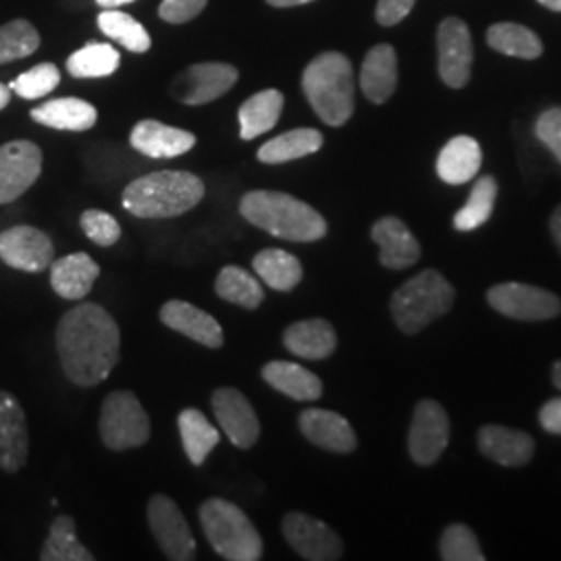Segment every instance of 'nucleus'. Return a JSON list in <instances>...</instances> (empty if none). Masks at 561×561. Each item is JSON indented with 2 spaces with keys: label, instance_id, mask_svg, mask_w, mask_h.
I'll return each mask as SVG.
<instances>
[{
  "label": "nucleus",
  "instance_id": "nucleus-34",
  "mask_svg": "<svg viewBox=\"0 0 561 561\" xmlns=\"http://www.w3.org/2000/svg\"><path fill=\"white\" fill-rule=\"evenodd\" d=\"M486 42L493 50L518 57V59H539L542 55V44L539 36L518 23H497L489 27Z\"/></svg>",
  "mask_w": 561,
  "mask_h": 561
},
{
  "label": "nucleus",
  "instance_id": "nucleus-35",
  "mask_svg": "<svg viewBox=\"0 0 561 561\" xmlns=\"http://www.w3.org/2000/svg\"><path fill=\"white\" fill-rule=\"evenodd\" d=\"M215 289L222 300L231 301L248 310H256L264 301V289L261 283L241 266H225L217 277Z\"/></svg>",
  "mask_w": 561,
  "mask_h": 561
},
{
  "label": "nucleus",
  "instance_id": "nucleus-49",
  "mask_svg": "<svg viewBox=\"0 0 561 561\" xmlns=\"http://www.w3.org/2000/svg\"><path fill=\"white\" fill-rule=\"evenodd\" d=\"M9 102H11V88L4 85V83H0V111L7 108Z\"/></svg>",
  "mask_w": 561,
  "mask_h": 561
},
{
  "label": "nucleus",
  "instance_id": "nucleus-18",
  "mask_svg": "<svg viewBox=\"0 0 561 561\" xmlns=\"http://www.w3.org/2000/svg\"><path fill=\"white\" fill-rule=\"evenodd\" d=\"M129 144L150 159H175L196 146V136L161 121L144 119L131 129Z\"/></svg>",
  "mask_w": 561,
  "mask_h": 561
},
{
  "label": "nucleus",
  "instance_id": "nucleus-21",
  "mask_svg": "<svg viewBox=\"0 0 561 561\" xmlns=\"http://www.w3.org/2000/svg\"><path fill=\"white\" fill-rule=\"evenodd\" d=\"M373 240L381 248V264L401 271L421 261V243L398 217H382L373 227Z\"/></svg>",
  "mask_w": 561,
  "mask_h": 561
},
{
  "label": "nucleus",
  "instance_id": "nucleus-29",
  "mask_svg": "<svg viewBox=\"0 0 561 561\" xmlns=\"http://www.w3.org/2000/svg\"><path fill=\"white\" fill-rule=\"evenodd\" d=\"M283 102L279 90H262L243 102L240 106L241 140H254L271 131L279 123Z\"/></svg>",
  "mask_w": 561,
  "mask_h": 561
},
{
  "label": "nucleus",
  "instance_id": "nucleus-43",
  "mask_svg": "<svg viewBox=\"0 0 561 561\" xmlns=\"http://www.w3.org/2000/svg\"><path fill=\"white\" fill-rule=\"evenodd\" d=\"M535 131H537V138L561 162V108L545 111L535 125Z\"/></svg>",
  "mask_w": 561,
  "mask_h": 561
},
{
  "label": "nucleus",
  "instance_id": "nucleus-50",
  "mask_svg": "<svg viewBox=\"0 0 561 561\" xmlns=\"http://www.w3.org/2000/svg\"><path fill=\"white\" fill-rule=\"evenodd\" d=\"M102 9H119L123 4H131L134 0H96Z\"/></svg>",
  "mask_w": 561,
  "mask_h": 561
},
{
  "label": "nucleus",
  "instance_id": "nucleus-2",
  "mask_svg": "<svg viewBox=\"0 0 561 561\" xmlns=\"http://www.w3.org/2000/svg\"><path fill=\"white\" fill-rule=\"evenodd\" d=\"M240 213L245 221L280 240L308 243L327 236V221L321 213L283 192H248L241 198Z\"/></svg>",
  "mask_w": 561,
  "mask_h": 561
},
{
  "label": "nucleus",
  "instance_id": "nucleus-1",
  "mask_svg": "<svg viewBox=\"0 0 561 561\" xmlns=\"http://www.w3.org/2000/svg\"><path fill=\"white\" fill-rule=\"evenodd\" d=\"M121 331L99 304H80L57 327V352L69 381L94 387L108 379L119 362Z\"/></svg>",
  "mask_w": 561,
  "mask_h": 561
},
{
  "label": "nucleus",
  "instance_id": "nucleus-48",
  "mask_svg": "<svg viewBox=\"0 0 561 561\" xmlns=\"http://www.w3.org/2000/svg\"><path fill=\"white\" fill-rule=\"evenodd\" d=\"M271 7H279V9H287V7H300V4H308L314 0H266Z\"/></svg>",
  "mask_w": 561,
  "mask_h": 561
},
{
  "label": "nucleus",
  "instance_id": "nucleus-24",
  "mask_svg": "<svg viewBox=\"0 0 561 561\" xmlns=\"http://www.w3.org/2000/svg\"><path fill=\"white\" fill-rule=\"evenodd\" d=\"M360 85L364 96L375 104L393 96L398 88V55L393 46L379 44L368 50L362 62Z\"/></svg>",
  "mask_w": 561,
  "mask_h": 561
},
{
  "label": "nucleus",
  "instance_id": "nucleus-28",
  "mask_svg": "<svg viewBox=\"0 0 561 561\" xmlns=\"http://www.w3.org/2000/svg\"><path fill=\"white\" fill-rule=\"evenodd\" d=\"M262 379L291 400L314 401L322 396L321 379L294 362H268L262 368Z\"/></svg>",
  "mask_w": 561,
  "mask_h": 561
},
{
  "label": "nucleus",
  "instance_id": "nucleus-13",
  "mask_svg": "<svg viewBox=\"0 0 561 561\" xmlns=\"http://www.w3.org/2000/svg\"><path fill=\"white\" fill-rule=\"evenodd\" d=\"M449 443V419L442 403L435 400H422L410 426L408 449L412 460L421 466H431L442 458Z\"/></svg>",
  "mask_w": 561,
  "mask_h": 561
},
{
  "label": "nucleus",
  "instance_id": "nucleus-44",
  "mask_svg": "<svg viewBox=\"0 0 561 561\" xmlns=\"http://www.w3.org/2000/svg\"><path fill=\"white\" fill-rule=\"evenodd\" d=\"M208 0H162L159 15L167 23H187L198 18Z\"/></svg>",
  "mask_w": 561,
  "mask_h": 561
},
{
  "label": "nucleus",
  "instance_id": "nucleus-31",
  "mask_svg": "<svg viewBox=\"0 0 561 561\" xmlns=\"http://www.w3.org/2000/svg\"><path fill=\"white\" fill-rule=\"evenodd\" d=\"M252 266L256 275L275 291H291L304 277L301 262L294 254L279 248H266L259 252L252 261Z\"/></svg>",
  "mask_w": 561,
  "mask_h": 561
},
{
  "label": "nucleus",
  "instance_id": "nucleus-42",
  "mask_svg": "<svg viewBox=\"0 0 561 561\" xmlns=\"http://www.w3.org/2000/svg\"><path fill=\"white\" fill-rule=\"evenodd\" d=\"M81 229L85 233V238L94 241L101 248H108L113 243H117L121 238V225L117 219L108 213H102L96 208H90L81 215Z\"/></svg>",
  "mask_w": 561,
  "mask_h": 561
},
{
  "label": "nucleus",
  "instance_id": "nucleus-47",
  "mask_svg": "<svg viewBox=\"0 0 561 561\" xmlns=\"http://www.w3.org/2000/svg\"><path fill=\"white\" fill-rule=\"evenodd\" d=\"M549 227H551L553 241H556V245H558V250L561 252V206L560 208H556V213H553V217H551Z\"/></svg>",
  "mask_w": 561,
  "mask_h": 561
},
{
  "label": "nucleus",
  "instance_id": "nucleus-37",
  "mask_svg": "<svg viewBox=\"0 0 561 561\" xmlns=\"http://www.w3.org/2000/svg\"><path fill=\"white\" fill-rule=\"evenodd\" d=\"M99 27L104 36L119 42L121 46H125L131 53H148L152 46L146 27L131 15L121 13L117 9H104L99 15Z\"/></svg>",
  "mask_w": 561,
  "mask_h": 561
},
{
  "label": "nucleus",
  "instance_id": "nucleus-9",
  "mask_svg": "<svg viewBox=\"0 0 561 561\" xmlns=\"http://www.w3.org/2000/svg\"><path fill=\"white\" fill-rule=\"evenodd\" d=\"M240 78V71L227 62H198L181 71L171 83V96L181 104L201 106L225 96Z\"/></svg>",
  "mask_w": 561,
  "mask_h": 561
},
{
  "label": "nucleus",
  "instance_id": "nucleus-46",
  "mask_svg": "<svg viewBox=\"0 0 561 561\" xmlns=\"http://www.w3.org/2000/svg\"><path fill=\"white\" fill-rule=\"evenodd\" d=\"M539 421L547 433L561 435V398L549 400L542 405Z\"/></svg>",
  "mask_w": 561,
  "mask_h": 561
},
{
  "label": "nucleus",
  "instance_id": "nucleus-25",
  "mask_svg": "<svg viewBox=\"0 0 561 561\" xmlns=\"http://www.w3.org/2000/svg\"><path fill=\"white\" fill-rule=\"evenodd\" d=\"M285 347L304 360H324L337 347L335 329L322 319L294 322L283 335Z\"/></svg>",
  "mask_w": 561,
  "mask_h": 561
},
{
  "label": "nucleus",
  "instance_id": "nucleus-40",
  "mask_svg": "<svg viewBox=\"0 0 561 561\" xmlns=\"http://www.w3.org/2000/svg\"><path fill=\"white\" fill-rule=\"evenodd\" d=\"M60 83V71L53 62H41L30 71L21 73L18 80L11 81L9 88L25 101H38L48 96Z\"/></svg>",
  "mask_w": 561,
  "mask_h": 561
},
{
  "label": "nucleus",
  "instance_id": "nucleus-36",
  "mask_svg": "<svg viewBox=\"0 0 561 561\" xmlns=\"http://www.w3.org/2000/svg\"><path fill=\"white\" fill-rule=\"evenodd\" d=\"M42 561H94L76 533V522L69 516H59L53 522L48 539L44 542L41 553Z\"/></svg>",
  "mask_w": 561,
  "mask_h": 561
},
{
  "label": "nucleus",
  "instance_id": "nucleus-14",
  "mask_svg": "<svg viewBox=\"0 0 561 561\" xmlns=\"http://www.w3.org/2000/svg\"><path fill=\"white\" fill-rule=\"evenodd\" d=\"M0 261L25 273H41L55 261L50 238L30 225H18L0 233Z\"/></svg>",
  "mask_w": 561,
  "mask_h": 561
},
{
  "label": "nucleus",
  "instance_id": "nucleus-16",
  "mask_svg": "<svg viewBox=\"0 0 561 561\" xmlns=\"http://www.w3.org/2000/svg\"><path fill=\"white\" fill-rule=\"evenodd\" d=\"M439 46V76L449 85L460 90L472 73V36L463 21L458 18H447L439 25L437 34Z\"/></svg>",
  "mask_w": 561,
  "mask_h": 561
},
{
  "label": "nucleus",
  "instance_id": "nucleus-23",
  "mask_svg": "<svg viewBox=\"0 0 561 561\" xmlns=\"http://www.w3.org/2000/svg\"><path fill=\"white\" fill-rule=\"evenodd\" d=\"M479 447L489 460L497 461L507 468L528 463L535 454V442L528 433L497 424L482 426L479 433Z\"/></svg>",
  "mask_w": 561,
  "mask_h": 561
},
{
  "label": "nucleus",
  "instance_id": "nucleus-11",
  "mask_svg": "<svg viewBox=\"0 0 561 561\" xmlns=\"http://www.w3.org/2000/svg\"><path fill=\"white\" fill-rule=\"evenodd\" d=\"M285 541L308 561H335L343 558V542L340 535L308 514L291 512L283 518Z\"/></svg>",
  "mask_w": 561,
  "mask_h": 561
},
{
  "label": "nucleus",
  "instance_id": "nucleus-32",
  "mask_svg": "<svg viewBox=\"0 0 561 561\" xmlns=\"http://www.w3.org/2000/svg\"><path fill=\"white\" fill-rule=\"evenodd\" d=\"M178 424H180L181 443L187 460L194 466H202L208 458V454L217 447V443L221 442L219 431L196 408L183 410Z\"/></svg>",
  "mask_w": 561,
  "mask_h": 561
},
{
  "label": "nucleus",
  "instance_id": "nucleus-5",
  "mask_svg": "<svg viewBox=\"0 0 561 561\" xmlns=\"http://www.w3.org/2000/svg\"><path fill=\"white\" fill-rule=\"evenodd\" d=\"M456 289L435 268L405 280L391 298V314L405 335H416L424 327L451 310Z\"/></svg>",
  "mask_w": 561,
  "mask_h": 561
},
{
  "label": "nucleus",
  "instance_id": "nucleus-52",
  "mask_svg": "<svg viewBox=\"0 0 561 561\" xmlns=\"http://www.w3.org/2000/svg\"><path fill=\"white\" fill-rule=\"evenodd\" d=\"M553 382H556V387L561 391V360L556 362V366H553Z\"/></svg>",
  "mask_w": 561,
  "mask_h": 561
},
{
  "label": "nucleus",
  "instance_id": "nucleus-30",
  "mask_svg": "<svg viewBox=\"0 0 561 561\" xmlns=\"http://www.w3.org/2000/svg\"><path fill=\"white\" fill-rule=\"evenodd\" d=\"M322 141L324 138L319 129H310V127L291 129V131H285L277 138L266 141L259 150V161L264 164H283V162L304 159L308 154L319 152Z\"/></svg>",
  "mask_w": 561,
  "mask_h": 561
},
{
  "label": "nucleus",
  "instance_id": "nucleus-38",
  "mask_svg": "<svg viewBox=\"0 0 561 561\" xmlns=\"http://www.w3.org/2000/svg\"><path fill=\"white\" fill-rule=\"evenodd\" d=\"M497 201V181L484 175L477 181V185L470 192V198L463 204L454 217V225L458 231H474L481 225L491 219L493 208Z\"/></svg>",
  "mask_w": 561,
  "mask_h": 561
},
{
  "label": "nucleus",
  "instance_id": "nucleus-33",
  "mask_svg": "<svg viewBox=\"0 0 561 561\" xmlns=\"http://www.w3.org/2000/svg\"><path fill=\"white\" fill-rule=\"evenodd\" d=\"M119 62V50H115L111 44L90 42L67 59V71L78 80H96L113 76Z\"/></svg>",
  "mask_w": 561,
  "mask_h": 561
},
{
  "label": "nucleus",
  "instance_id": "nucleus-3",
  "mask_svg": "<svg viewBox=\"0 0 561 561\" xmlns=\"http://www.w3.org/2000/svg\"><path fill=\"white\" fill-rule=\"evenodd\" d=\"M204 183L190 171H157L131 181L123 192V206L138 219H173L196 208Z\"/></svg>",
  "mask_w": 561,
  "mask_h": 561
},
{
  "label": "nucleus",
  "instance_id": "nucleus-12",
  "mask_svg": "<svg viewBox=\"0 0 561 561\" xmlns=\"http://www.w3.org/2000/svg\"><path fill=\"white\" fill-rule=\"evenodd\" d=\"M42 161V150L34 141L0 146V204L18 201L38 181Z\"/></svg>",
  "mask_w": 561,
  "mask_h": 561
},
{
  "label": "nucleus",
  "instance_id": "nucleus-15",
  "mask_svg": "<svg viewBox=\"0 0 561 561\" xmlns=\"http://www.w3.org/2000/svg\"><path fill=\"white\" fill-rule=\"evenodd\" d=\"M213 412L225 437L240 449H250L261 437V421L250 400L233 387H221L213 393Z\"/></svg>",
  "mask_w": 561,
  "mask_h": 561
},
{
  "label": "nucleus",
  "instance_id": "nucleus-6",
  "mask_svg": "<svg viewBox=\"0 0 561 561\" xmlns=\"http://www.w3.org/2000/svg\"><path fill=\"white\" fill-rule=\"evenodd\" d=\"M201 524L206 539L225 560H261L262 537L236 503L225 500L202 503Z\"/></svg>",
  "mask_w": 561,
  "mask_h": 561
},
{
  "label": "nucleus",
  "instance_id": "nucleus-20",
  "mask_svg": "<svg viewBox=\"0 0 561 561\" xmlns=\"http://www.w3.org/2000/svg\"><path fill=\"white\" fill-rule=\"evenodd\" d=\"M161 321L190 340L219 350L225 343L221 324L190 301L171 300L161 308Z\"/></svg>",
  "mask_w": 561,
  "mask_h": 561
},
{
  "label": "nucleus",
  "instance_id": "nucleus-39",
  "mask_svg": "<svg viewBox=\"0 0 561 561\" xmlns=\"http://www.w3.org/2000/svg\"><path fill=\"white\" fill-rule=\"evenodd\" d=\"M41 48L38 30L25 20H13L0 25V65L25 59Z\"/></svg>",
  "mask_w": 561,
  "mask_h": 561
},
{
  "label": "nucleus",
  "instance_id": "nucleus-26",
  "mask_svg": "<svg viewBox=\"0 0 561 561\" xmlns=\"http://www.w3.org/2000/svg\"><path fill=\"white\" fill-rule=\"evenodd\" d=\"M30 117L59 131H88L96 125L99 111L81 99H55L32 108Z\"/></svg>",
  "mask_w": 561,
  "mask_h": 561
},
{
  "label": "nucleus",
  "instance_id": "nucleus-45",
  "mask_svg": "<svg viewBox=\"0 0 561 561\" xmlns=\"http://www.w3.org/2000/svg\"><path fill=\"white\" fill-rule=\"evenodd\" d=\"M414 2L416 0H379L377 2V21L385 27L398 25L400 21L408 18Z\"/></svg>",
  "mask_w": 561,
  "mask_h": 561
},
{
  "label": "nucleus",
  "instance_id": "nucleus-7",
  "mask_svg": "<svg viewBox=\"0 0 561 561\" xmlns=\"http://www.w3.org/2000/svg\"><path fill=\"white\" fill-rule=\"evenodd\" d=\"M101 439L111 451H125L150 439V419L131 391H113L101 412Z\"/></svg>",
  "mask_w": 561,
  "mask_h": 561
},
{
  "label": "nucleus",
  "instance_id": "nucleus-51",
  "mask_svg": "<svg viewBox=\"0 0 561 561\" xmlns=\"http://www.w3.org/2000/svg\"><path fill=\"white\" fill-rule=\"evenodd\" d=\"M542 7L551 9V11H561V0H539Z\"/></svg>",
  "mask_w": 561,
  "mask_h": 561
},
{
  "label": "nucleus",
  "instance_id": "nucleus-10",
  "mask_svg": "<svg viewBox=\"0 0 561 561\" xmlns=\"http://www.w3.org/2000/svg\"><path fill=\"white\" fill-rule=\"evenodd\" d=\"M148 524L162 553L173 561L196 558V541L180 505L167 495H154L148 503Z\"/></svg>",
  "mask_w": 561,
  "mask_h": 561
},
{
  "label": "nucleus",
  "instance_id": "nucleus-4",
  "mask_svg": "<svg viewBox=\"0 0 561 561\" xmlns=\"http://www.w3.org/2000/svg\"><path fill=\"white\" fill-rule=\"evenodd\" d=\"M304 94L314 113L331 127L345 125L354 113V69L341 53H322L301 76Z\"/></svg>",
  "mask_w": 561,
  "mask_h": 561
},
{
  "label": "nucleus",
  "instance_id": "nucleus-19",
  "mask_svg": "<svg viewBox=\"0 0 561 561\" xmlns=\"http://www.w3.org/2000/svg\"><path fill=\"white\" fill-rule=\"evenodd\" d=\"M27 451L25 414L11 393L0 391V468L4 472H18L27 463Z\"/></svg>",
  "mask_w": 561,
  "mask_h": 561
},
{
  "label": "nucleus",
  "instance_id": "nucleus-8",
  "mask_svg": "<svg viewBox=\"0 0 561 561\" xmlns=\"http://www.w3.org/2000/svg\"><path fill=\"white\" fill-rule=\"evenodd\" d=\"M491 308L516 321H549L561 312V300L537 285L500 283L486 294Z\"/></svg>",
  "mask_w": 561,
  "mask_h": 561
},
{
  "label": "nucleus",
  "instance_id": "nucleus-41",
  "mask_svg": "<svg viewBox=\"0 0 561 561\" xmlns=\"http://www.w3.org/2000/svg\"><path fill=\"white\" fill-rule=\"evenodd\" d=\"M439 551L442 560L445 561H484L477 535L463 524H451L449 528H445Z\"/></svg>",
  "mask_w": 561,
  "mask_h": 561
},
{
  "label": "nucleus",
  "instance_id": "nucleus-22",
  "mask_svg": "<svg viewBox=\"0 0 561 561\" xmlns=\"http://www.w3.org/2000/svg\"><path fill=\"white\" fill-rule=\"evenodd\" d=\"M50 266V285L55 294L65 300H83L101 275L99 262L92 261L85 252L67 254L59 261H53Z\"/></svg>",
  "mask_w": 561,
  "mask_h": 561
},
{
  "label": "nucleus",
  "instance_id": "nucleus-17",
  "mask_svg": "<svg viewBox=\"0 0 561 561\" xmlns=\"http://www.w3.org/2000/svg\"><path fill=\"white\" fill-rule=\"evenodd\" d=\"M300 431L308 442L333 454H352L358 447V437L352 424L331 410H304L300 414Z\"/></svg>",
  "mask_w": 561,
  "mask_h": 561
},
{
  "label": "nucleus",
  "instance_id": "nucleus-27",
  "mask_svg": "<svg viewBox=\"0 0 561 561\" xmlns=\"http://www.w3.org/2000/svg\"><path fill=\"white\" fill-rule=\"evenodd\" d=\"M482 164V150L479 141L470 136H456L443 146L437 173L449 185H461L477 178Z\"/></svg>",
  "mask_w": 561,
  "mask_h": 561
}]
</instances>
